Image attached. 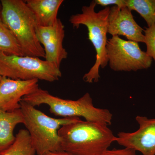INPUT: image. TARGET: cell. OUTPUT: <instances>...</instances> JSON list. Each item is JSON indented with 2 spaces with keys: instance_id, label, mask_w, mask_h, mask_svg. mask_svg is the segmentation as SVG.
Masks as SVG:
<instances>
[{
  "instance_id": "14",
  "label": "cell",
  "mask_w": 155,
  "mask_h": 155,
  "mask_svg": "<svg viewBox=\"0 0 155 155\" xmlns=\"http://www.w3.org/2000/svg\"><path fill=\"white\" fill-rule=\"evenodd\" d=\"M36 153L28 130L21 129L16 134L13 143L1 152L0 155H35Z\"/></svg>"
},
{
  "instance_id": "5",
  "label": "cell",
  "mask_w": 155,
  "mask_h": 155,
  "mask_svg": "<svg viewBox=\"0 0 155 155\" xmlns=\"http://www.w3.org/2000/svg\"><path fill=\"white\" fill-rule=\"evenodd\" d=\"M20 110L26 130L38 155L62 150L58 130L62 126L80 120L78 117L55 119L21 101Z\"/></svg>"
},
{
  "instance_id": "3",
  "label": "cell",
  "mask_w": 155,
  "mask_h": 155,
  "mask_svg": "<svg viewBox=\"0 0 155 155\" xmlns=\"http://www.w3.org/2000/svg\"><path fill=\"white\" fill-rule=\"evenodd\" d=\"M0 1L2 6L1 18L17 40L23 55L45 58L44 49L37 35L38 26L25 1Z\"/></svg>"
},
{
  "instance_id": "17",
  "label": "cell",
  "mask_w": 155,
  "mask_h": 155,
  "mask_svg": "<svg viewBox=\"0 0 155 155\" xmlns=\"http://www.w3.org/2000/svg\"><path fill=\"white\" fill-rule=\"evenodd\" d=\"M146 53L155 61V23L144 30Z\"/></svg>"
},
{
  "instance_id": "4",
  "label": "cell",
  "mask_w": 155,
  "mask_h": 155,
  "mask_svg": "<svg viewBox=\"0 0 155 155\" xmlns=\"http://www.w3.org/2000/svg\"><path fill=\"white\" fill-rule=\"evenodd\" d=\"M96 5L95 1H92L89 5L82 7L81 13L72 15L69 19L73 28H78L81 25L86 26L89 40L96 52L94 65L83 77V80L89 83L99 81L100 67L104 68L108 64L106 47L108 17L110 8L107 7L96 12L95 11Z\"/></svg>"
},
{
  "instance_id": "18",
  "label": "cell",
  "mask_w": 155,
  "mask_h": 155,
  "mask_svg": "<svg viewBox=\"0 0 155 155\" xmlns=\"http://www.w3.org/2000/svg\"><path fill=\"white\" fill-rule=\"evenodd\" d=\"M101 155H137L134 150L128 148L123 149H108Z\"/></svg>"
},
{
  "instance_id": "22",
  "label": "cell",
  "mask_w": 155,
  "mask_h": 155,
  "mask_svg": "<svg viewBox=\"0 0 155 155\" xmlns=\"http://www.w3.org/2000/svg\"><path fill=\"white\" fill-rule=\"evenodd\" d=\"M2 76H1V75H0V81H1V79H2Z\"/></svg>"
},
{
  "instance_id": "16",
  "label": "cell",
  "mask_w": 155,
  "mask_h": 155,
  "mask_svg": "<svg viewBox=\"0 0 155 155\" xmlns=\"http://www.w3.org/2000/svg\"><path fill=\"white\" fill-rule=\"evenodd\" d=\"M0 52L8 55L23 56L18 42L0 18Z\"/></svg>"
},
{
  "instance_id": "13",
  "label": "cell",
  "mask_w": 155,
  "mask_h": 155,
  "mask_svg": "<svg viewBox=\"0 0 155 155\" xmlns=\"http://www.w3.org/2000/svg\"><path fill=\"white\" fill-rule=\"evenodd\" d=\"M23 123L20 109L11 112L0 109V153L13 143L16 137L14 133L15 127Z\"/></svg>"
},
{
  "instance_id": "7",
  "label": "cell",
  "mask_w": 155,
  "mask_h": 155,
  "mask_svg": "<svg viewBox=\"0 0 155 155\" xmlns=\"http://www.w3.org/2000/svg\"><path fill=\"white\" fill-rule=\"evenodd\" d=\"M110 68L116 72L137 71L150 67L152 58L140 49L138 43L112 36L107 42Z\"/></svg>"
},
{
  "instance_id": "9",
  "label": "cell",
  "mask_w": 155,
  "mask_h": 155,
  "mask_svg": "<svg viewBox=\"0 0 155 155\" xmlns=\"http://www.w3.org/2000/svg\"><path fill=\"white\" fill-rule=\"evenodd\" d=\"M37 35L39 41L43 46L45 61L60 69L61 62L68 55L63 46L65 30L63 22L58 19L55 24L51 26H38Z\"/></svg>"
},
{
  "instance_id": "11",
  "label": "cell",
  "mask_w": 155,
  "mask_h": 155,
  "mask_svg": "<svg viewBox=\"0 0 155 155\" xmlns=\"http://www.w3.org/2000/svg\"><path fill=\"white\" fill-rule=\"evenodd\" d=\"M37 79L22 80L2 77L0 81V109L13 112L20 109V102L25 96L39 87Z\"/></svg>"
},
{
  "instance_id": "20",
  "label": "cell",
  "mask_w": 155,
  "mask_h": 155,
  "mask_svg": "<svg viewBox=\"0 0 155 155\" xmlns=\"http://www.w3.org/2000/svg\"><path fill=\"white\" fill-rule=\"evenodd\" d=\"M45 155H75L72 154L70 153L64 151L63 150L48 153L47 154Z\"/></svg>"
},
{
  "instance_id": "2",
  "label": "cell",
  "mask_w": 155,
  "mask_h": 155,
  "mask_svg": "<svg viewBox=\"0 0 155 155\" xmlns=\"http://www.w3.org/2000/svg\"><path fill=\"white\" fill-rule=\"evenodd\" d=\"M22 101L34 107L47 105L51 114L63 118L83 117L85 121L108 126L112 123L113 115L107 109L96 107L88 93L73 101L54 96L38 87L32 93L23 97Z\"/></svg>"
},
{
  "instance_id": "8",
  "label": "cell",
  "mask_w": 155,
  "mask_h": 155,
  "mask_svg": "<svg viewBox=\"0 0 155 155\" xmlns=\"http://www.w3.org/2000/svg\"><path fill=\"white\" fill-rule=\"evenodd\" d=\"M135 119L138 129L133 132H119L116 142L142 155H155V118L137 116Z\"/></svg>"
},
{
  "instance_id": "6",
  "label": "cell",
  "mask_w": 155,
  "mask_h": 155,
  "mask_svg": "<svg viewBox=\"0 0 155 155\" xmlns=\"http://www.w3.org/2000/svg\"><path fill=\"white\" fill-rule=\"evenodd\" d=\"M0 75L13 79L52 82L62 76L59 68L39 58L8 55L0 52Z\"/></svg>"
},
{
  "instance_id": "1",
  "label": "cell",
  "mask_w": 155,
  "mask_h": 155,
  "mask_svg": "<svg viewBox=\"0 0 155 155\" xmlns=\"http://www.w3.org/2000/svg\"><path fill=\"white\" fill-rule=\"evenodd\" d=\"M58 134L62 150L75 155H101L117 139L108 125L81 119L62 126Z\"/></svg>"
},
{
  "instance_id": "12",
  "label": "cell",
  "mask_w": 155,
  "mask_h": 155,
  "mask_svg": "<svg viewBox=\"0 0 155 155\" xmlns=\"http://www.w3.org/2000/svg\"><path fill=\"white\" fill-rule=\"evenodd\" d=\"M28 8L35 18L38 26L48 27L58 21V11L63 0H27Z\"/></svg>"
},
{
  "instance_id": "15",
  "label": "cell",
  "mask_w": 155,
  "mask_h": 155,
  "mask_svg": "<svg viewBox=\"0 0 155 155\" xmlns=\"http://www.w3.org/2000/svg\"><path fill=\"white\" fill-rule=\"evenodd\" d=\"M125 6L140 14L148 27L155 24V0H126Z\"/></svg>"
},
{
  "instance_id": "21",
  "label": "cell",
  "mask_w": 155,
  "mask_h": 155,
  "mask_svg": "<svg viewBox=\"0 0 155 155\" xmlns=\"http://www.w3.org/2000/svg\"><path fill=\"white\" fill-rule=\"evenodd\" d=\"M2 6L0 1V18H1V14H2Z\"/></svg>"
},
{
  "instance_id": "10",
  "label": "cell",
  "mask_w": 155,
  "mask_h": 155,
  "mask_svg": "<svg viewBox=\"0 0 155 155\" xmlns=\"http://www.w3.org/2000/svg\"><path fill=\"white\" fill-rule=\"evenodd\" d=\"M144 31L135 21L127 7L114 6L108 17V33L112 36H125L129 41L144 43Z\"/></svg>"
},
{
  "instance_id": "19",
  "label": "cell",
  "mask_w": 155,
  "mask_h": 155,
  "mask_svg": "<svg viewBox=\"0 0 155 155\" xmlns=\"http://www.w3.org/2000/svg\"><path fill=\"white\" fill-rule=\"evenodd\" d=\"M97 5L102 6L113 5L118 7H126V0H95Z\"/></svg>"
}]
</instances>
